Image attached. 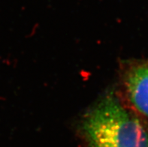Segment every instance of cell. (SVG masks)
I'll list each match as a JSON object with an SVG mask.
<instances>
[{
	"label": "cell",
	"mask_w": 148,
	"mask_h": 147,
	"mask_svg": "<svg viewBox=\"0 0 148 147\" xmlns=\"http://www.w3.org/2000/svg\"><path fill=\"white\" fill-rule=\"evenodd\" d=\"M126 92L132 104L148 118V64L132 68L126 80Z\"/></svg>",
	"instance_id": "7a4b0ae2"
},
{
	"label": "cell",
	"mask_w": 148,
	"mask_h": 147,
	"mask_svg": "<svg viewBox=\"0 0 148 147\" xmlns=\"http://www.w3.org/2000/svg\"><path fill=\"white\" fill-rule=\"evenodd\" d=\"M83 131L92 147H148V131L114 94L101 98L85 115Z\"/></svg>",
	"instance_id": "6da1fadb"
}]
</instances>
